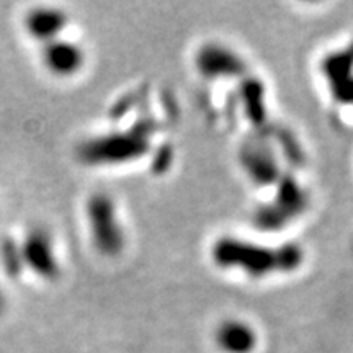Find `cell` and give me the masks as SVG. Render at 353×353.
Returning <instances> with one entry per match:
<instances>
[{"mask_svg":"<svg viewBox=\"0 0 353 353\" xmlns=\"http://www.w3.org/2000/svg\"><path fill=\"white\" fill-rule=\"evenodd\" d=\"M216 343L221 350L226 353H250L255 348L257 337L249 325L231 321L218 329Z\"/></svg>","mask_w":353,"mask_h":353,"instance_id":"6da1fadb","label":"cell"}]
</instances>
